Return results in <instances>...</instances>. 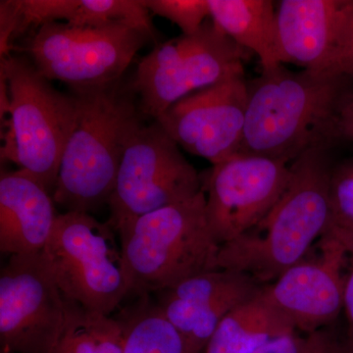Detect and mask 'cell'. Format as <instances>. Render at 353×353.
Returning a JSON list of instances; mask_svg holds the SVG:
<instances>
[{
    "label": "cell",
    "mask_w": 353,
    "mask_h": 353,
    "mask_svg": "<svg viewBox=\"0 0 353 353\" xmlns=\"http://www.w3.org/2000/svg\"><path fill=\"white\" fill-rule=\"evenodd\" d=\"M290 164L236 154L213 165L205 181L206 218L221 246L259 226L284 194Z\"/></svg>",
    "instance_id": "cell-11"
},
{
    "label": "cell",
    "mask_w": 353,
    "mask_h": 353,
    "mask_svg": "<svg viewBox=\"0 0 353 353\" xmlns=\"http://www.w3.org/2000/svg\"><path fill=\"white\" fill-rule=\"evenodd\" d=\"M118 319L126 338L124 353H196L150 296L139 297Z\"/></svg>",
    "instance_id": "cell-20"
},
{
    "label": "cell",
    "mask_w": 353,
    "mask_h": 353,
    "mask_svg": "<svg viewBox=\"0 0 353 353\" xmlns=\"http://www.w3.org/2000/svg\"><path fill=\"white\" fill-rule=\"evenodd\" d=\"M331 71L347 77L353 83V9L341 34Z\"/></svg>",
    "instance_id": "cell-23"
},
{
    "label": "cell",
    "mask_w": 353,
    "mask_h": 353,
    "mask_svg": "<svg viewBox=\"0 0 353 353\" xmlns=\"http://www.w3.org/2000/svg\"><path fill=\"white\" fill-rule=\"evenodd\" d=\"M124 327L118 318L88 310L65 299V321L48 353H124Z\"/></svg>",
    "instance_id": "cell-19"
},
{
    "label": "cell",
    "mask_w": 353,
    "mask_h": 353,
    "mask_svg": "<svg viewBox=\"0 0 353 353\" xmlns=\"http://www.w3.org/2000/svg\"><path fill=\"white\" fill-rule=\"evenodd\" d=\"M54 201L24 170L3 172L0 178V250L34 254L50 240L57 215Z\"/></svg>",
    "instance_id": "cell-16"
},
{
    "label": "cell",
    "mask_w": 353,
    "mask_h": 353,
    "mask_svg": "<svg viewBox=\"0 0 353 353\" xmlns=\"http://www.w3.org/2000/svg\"><path fill=\"white\" fill-rule=\"evenodd\" d=\"M71 90L75 124L52 197L67 212L90 213L108 203L124 153L143 126L141 110L132 85H125L122 79Z\"/></svg>",
    "instance_id": "cell-3"
},
{
    "label": "cell",
    "mask_w": 353,
    "mask_h": 353,
    "mask_svg": "<svg viewBox=\"0 0 353 353\" xmlns=\"http://www.w3.org/2000/svg\"><path fill=\"white\" fill-rule=\"evenodd\" d=\"M350 255L345 294H343V312L347 320V332L343 339L347 353H353V246L347 250Z\"/></svg>",
    "instance_id": "cell-25"
},
{
    "label": "cell",
    "mask_w": 353,
    "mask_h": 353,
    "mask_svg": "<svg viewBox=\"0 0 353 353\" xmlns=\"http://www.w3.org/2000/svg\"><path fill=\"white\" fill-rule=\"evenodd\" d=\"M246 51L212 20L196 34L157 44L141 58L131 83L141 113L157 120L187 95L245 75Z\"/></svg>",
    "instance_id": "cell-7"
},
{
    "label": "cell",
    "mask_w": 353,
    "mask_h": 353,
    "mask_svg": "<svg viewBox=\"0 0 353 353\" xmlns=\"http://www.w3.org/2000/svg\"><path fill=\"white\" fill-rule=\"evenodd\" d=\"M352 81L334 72L262 70L246 82L245 130L239 154L292 163L303 153L334 146L336 119Z\"/></svg>",
    "instance_id": "cell-1"
},
{
    "label": "cell",
    "mask_w": 353,
    "mask_h": 353,
    "mask_svg": "<svg viewBox=\"0 0 353 353\" xmlns=\"http://www.w3.org/2000/svg\"><path fill=\"white\" fill-rule=\"evenodd\" d=\"M319 254L304 257L260 294L297 332L309 334L326 329L343 312L350 255L329 232L318 241Z\"/></svg>",
    "instance_id": "cell-13"
},
{
    "label": "cell",
    "mask_w": 353,
    "mask_h": 353,
    "mask_svg": "<svg viewBox=\"0 0 353 353\" xmlns=\"http://www.w3.org/2000/svg\"><path fill=\"white\" fill-rule=\"evenodd\" d=\"M206 194L141 216L121 228L131 294L150 296L219 269L221 245L206 218Z\"/></svg>",
    "instance_id": "cell-5"
},
{
    "label": "cell",
    "mask_w": 353,
    "mask_h": 353,
    "mask_svg": "<svg viewBox=\"0 0 353 353\" xmlns=\"http://www.w3.org/2000/svg\"><path fill=\"white\" fill-rule=\"evenodd\" d=\"M353 0H282L276 7L280 63L331 71ZM332 72V71H331Z\"/></svg>",
    "instance_id": "cell-15"
},
{
    "label": "cell",
    "mask_w": 353,
    "mask_h": 353,
    "mask_svg": "<svg viewBox=\"0 0 353 353\" xmlns=\"http://www.w3.org/2000/svg\"><path fill=\"white\" fill-rule=\"evenodd\" d=\"M329 232L350 250L353 246V157L334 163L329 185Z\"/></svg>",
    "instance_id": "cell-21"
},
{
    "label": "cell",
    "mask_w": 353,
    "mask_h": 353,
    "mask_svg": "<svg viewBox=\"0 0 353 353\" xmlns=\"http://www.w3.org/2000/svg\"><path fill=\"white\" fill-rule=\"evenodd\" d=\"M312 345V334L301 336L299 332H292L269 341L253 353H310Z\"/></svg>",
    "instance_id": "cell-24"
},
{
    "label": "cell",
    "mask_w": 353,
    "mask_h": 353,
    "mask_svg": "<svg viewBox=\"0 0 353 353\" xmlns=\"http://www.w3.org/2000/svg\"><path fill=\"white\" fill-rule=\"evenodd\" d=\"M150 34L124 25L72 27L50 23L26 39L22 50L48 80L71 88L108 85L122 79Z\"/></svg>",
    "instance_id": "cell-8"
},
{
    "label": "cell",
    "mask_w": 353,
    "mask_h": 353,
    "mask_svg": "<svg viewBox=\"0 0 353 353\" xmlns=\"http://www.w3.org/2000/svg\"><path fill=\"white\" fill-rule=\"evenodd\" d=\"M0 353H18V352H10V350H1V352H0Z\"/></svg>",
    "instance_id": "cell-28"
},
{
    "label": "cell",
    "mask_w": 353,
    "mask_h": 353,
    "mask_svg": "<svg viewBox=\"0 0 353 353\" xmlns=\"http://www.w3.org/2000/svg\"><path fill=\"white\" fill-rule=\"evenodd\" d=\"M333 148H311L290 163L289 185L277 204L259 226L221 246L219 269L267 285L308 254L329 226Z\"/></svg>",
    "instance_id": "cell-2"
},
{
    "label": "cell",
    "mask_w": 353,
    "mask_h": 353,
    "mask_svg": "<svg viewBox=\"0 0 353 353\" xmlns=\"http://www.w3.org/2000/svg\"><path fill=\"white\" fill-rule=\"evenodd\" d=\"M313 345L310 353H347L343 340L330 331L323 329L312 333Z\"/></svg>",
    "instance_id": "cell-27"
},
{
    "label": "cell",
    "mask_w": 353,
    "mask_h": 353,
    "mask_svg": "<svg viewBox=\"0 0 353 353\" xmlns=\"http://www.w3.org/2000/svg\"><path fill=\"white\" fill-rule=\"evenodd\" d=\"M2 159L27 172L52 196L76 119L73 95L62 94L26 57L0 58Z\"/></svg>",
    "instance_id": "cell-4"
},
{
    "label": "cell",
    "mask_w": 353,
    "mask_h": 353,
    "mask_svg": "<svg viewBox=\"0 0 353 353\" xmlns=\"http://www.w3.org/2000/svg\"><path fill=\"white\" fill-rule=\"evenodd\" d=\"M203 190L201 176L157 120L141 126L121 161L108 206L116 232L141 216L188 201Z\"/></svg>",
    "instance_id": "cell-9"
},
{
    "label": "cell",
    "mask_w": 353,
    "mask_h": 353,
    "mask_svg": "<svg viewBox=\"0 0 353 353\" xmlns=\"http://www.w3.org/2000/svg\"><path fill=\"white\" fill-rule=\"evenodd\" d=\"M109 223L90 213L58 214L43 250L55 282L66 299L110 316L131 294L122 246Z\"/></svg>",
    "instance_id": "cell-6"
},
{
    "label": "cell",
    "mask_w": 353,
    "mask_h": 353,
    "mask_svg": "<svg viewBox=\"0 0 353 353\" xmlns=\"http://www.w3.org/2000/svg\"><path fill=\"white\" fill-rule=\"evenodd\" d=\"M262 285L246 274L218 269L158 292L157 304L192 350L203 353L225 316L256 296Z\"/></svg>",
    "instance_id": "cell-14"
},
{
    "label": "cell",
    "mask_w": 353,
    "mask_h": 353,
    "mask_svg": "<svg viewBox=\"0 0 353 353\" xmlns=\"http://www.w3.org/2000/svg\"><path fill=\"white\" fill-rule=\"evenodd\" d=\"M210 17L229 38L257 54L262 70L280 63L276 8L270 0H208Z\"/></svg>",
    "instance_id": "cell-17"
},
{
    "label": "cell",
    "mask_w": 353,
    "mask_h": 353,
    "mask_svg": "<svg viewBox=\"0 0 353 353\" xmlns=\"http://www.w3.org/2000/svg\"><path fill=\"white\" fill-rule=\"evenodd\" d=\"M292 332L297 331L259 292L225 316L203 353H253Z\"/></svg>",
    "instance_id": "cell-18"
},
{
    "label": "cell",
    "mask_w": 353,
    "mask_h": 353,
    "mask_svg": "<svg viewBox=\"0 0 353 353\" xmlns=\"http://www.w3.org/2000/svg\"><path fill=\"white\" fill-rule=\"evenodd\" d=\"M234 76L192 92L157 121L185 152L213 165L239 154L245 130L248 88Z\"/></svg>",
    "instance_id": "cell-12"
},
{
    "label": "cell",
    "mask_w": 353,
    "mask_h": 353,
    "mask_svg": "<svg viewBox=\"0 0 353 353\" xmlns=\"http://www.w3.org/2000/svg\"><path fill=\"white\" fill-rule=\"evenodd\" d=\"M65 321V297L43 252L11 255L0 274L1 350L48 353Z\"/></svg>",
    "instance_id": "cell-10"
},
{
    "label": "cell",
    "mask_w": 353,
    "mask_h": 353,
    "mask_svg": "<svg viewBox=\"0 0 353 353\" xmlns=\"http://www.w3.org/2000/svg\"><path fill=\"white\" fill-rule=\"evenodd\" d=\"M141 3L150 12L178 26L185 36L196 34L210 17L208 0H141Z\"/></svg>",
    "instance_id": "cell-22"
},
{
    "label": "cell",
    "mask_w": 353,
    "mask_h": 353,
    "mask_svg": "<svg viewBox=\"0 0 353 353\" xmlns=\"http://www.w3.org/2000/svg\"><path fill=\"white\" fill-rule=\"evenodd\" d=\"M336 138L339 141L353 143V88L345 95L339 109Z\"/></svg>",
    "instance_id": "cell-26"
}]
</instances>
